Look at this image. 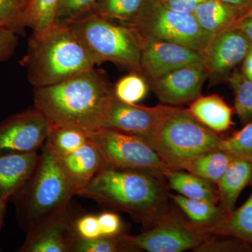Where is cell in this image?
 <instances>
[{"instance_id":"obj_1","label":"cell","mask_w":252,"mask_h":252,"mask_svg":"<svg viewBox=\"0 0 252 252\" xmlns=\"http://www.w3.org/2000/svg\"><path fill=\"white\" fill-rule=\"evenodd\" d=\"M114 95V87L94 67L59 84L34 88V107L53 126L91 132L102 128L107 104Z\"/></svg>"},{"instance_id":"obj_2","label":"cell","mask_w":252,"mask_h":252,"mask_svg":"<svg viewBox=\"0 0 252 252\" xmlns=\"http://www.w3.org/2000/svg\"><path fill=\"white\" fill-rule=\"evenodd\" d=\"M21 64L34 88L59 84L96 65L75 32L63 22L32 33Z\"/></svg>"},{"instance_id":"obj_3","label":"cell","mask_w":252,"mask_h":252,"mask_svg":"<svg viewBox=\"0 0 252 252\" xmlns=\"http://www.w3.org/2000/svg\"><path fill=\"white\" fill-rule=\"evenodd\" d=\"M74 195L75 189L59 158L45 142L32 175L10 200L16 207L18 223L27 233L65 210Z\"/></svg>"},{"instance_id":"obj_4","label":"cell","mask_w":252,"mask_h":252,"mask_svg":"<svg viewBox=\"0 0 252 252\" xmlns=\"http://www.w3.org/2000/svg\"><path fill=\"white\" fill-rule=\"evenodd\" d=\"M155 174L107 166L77 195L144 221L157 211L163 189Z\"/></svg>"},{"instance_id":"obj_5","label":"cell","mask_w":252,"mask_h":252,"mask_svg":"<svg viewBox=\"0 0 252 252\" xmlns=\"http://www.w3.org/2000/svg\"><path fill=\"white\" fill-rule=\"evenodd\" d=\"M145 141L170 168L183 170L193 158L220 149L222 139L188 109L160 105L156 125Z\"/></svg>"},{"instance_id":"obj_6","label":"cell","mask_w":252,"mask_h":252,"mask_svg":"<svg viewBox=\"0 0 252 252\" xmlns=\"http://www.w3.org/2000/svg\"><path fill=\"white\" fill-rule=\"evenodd\" d=\"M63 23L72 28L95 64L110 62L142 74L143 39L132 26L116 24L94 13Z\"/></svg>"},{"instance_id":"obj_7","label":"cell","mask_w":252,"mask_h":252,"mask_svg":"<svg viewBox=\"0 0 252 252\" xmlns=\"http://www.w3.org/2000/svg\"><path fill=\"white\" fill-rule=\"evenodd\" d=\"M128 25L145 40L175 43L200 51H205L215 36L199 26L193 14L167 9L160 0H148Z\"/></svg>"},{"instance_id":"obj_8","label":"cell","mask_w":252,"mask_h":252,"mask_svg":"<svg viewBox=\"0 0 252 252\" xmlns=\"http://www.w3.org/2000/svg\"><path fill=\"white\" fill-rule=\"evenodd\" d=\"M89 140L102 152L107 166L162 175L170 169L145 140L108 128L88 132Z\"/></svg>"},{"instance_id":"obj_9","label":"cell","mask_w":252,"mask_h":252,"mask_svg":"<svg viewBox=\"0 0 252 252\" xmlns=\"http://www.w3.org/2000/svg\"><path fill=\"white\" fill-rule=\"evenodd\" d=\"M206 233L196 225L168 220L140 235L122 234V239L130 251L181 252L195 250L206 240Z\"/></svg>"},{"instance_id":"obj_10","label":"cell","mask_w":252,"mask_h":252,"mask_svg":"<svg viewBox=\"0 0 252 252\" xmlns=\"http://www.w3.org/2000/svg\"><path fill=\"white\" fill-rule=\"evenodd\" d=\"M53 126L39 109H27L0 122V154L37 152Z\"/></svg>"},{"instance_id":"obj_11","label":"cell","mask_w":252,"mask_h":252,"mask_svg":"<svg viewBox=\"0 0 252 252\" xmlns=\"http://www.w3.org/2000/svg\"><path fill=\"white\" fill-rule=\"evenodd\" d=\"M80 214L72 202L61 213L46 220L27 233L21 252H70L77 237L74 221Z\"/></svg>"},{"instance_id":"obj_12","label":"cell","mask_w":252,"mask_h":252,"mask_svg":"<svg viewBox=\"0 0 252 252\" xmlns=\"http://www.w3.org/2000/svg\"><path fill=\"white\" fill-rule=\"evenodd\" d=\"M203 51L162 41L145 40L141 56L142 74L149 79L190 65H204Z\"/></svg>"},{"instance_id":"obj_13","label":"cell","mask_w":252,"mask_h":252,"mask_svg":"<svg viewBox=\"0 0 252 252\" xmlns=\"http://www.w3.org/2000/svg\"><path fill=\"white\" fill-rule=\"evenodd\" d=\"M208 76L205 65H190L151 79L150 84L160 102L180 105L193 102L200 97Z\"/></svg>"},{"instance_id":"obj_14","label":"cell","mask_w":252,"mask_h":252,"mask_svg":"<svg viewBox=\"0 0 252 252\" xmlns=\"http://www.w3.org/2000/svg\"><path fill=\"white\" fill-rule=\"evenodd\" d=\"M252 45L236 26L212 37L203 51L205 69L208 75H223L243 62Z\"/></svg>"},{"instance_id":"obj_15","label":"cell","mask_w":252,"mask_h":252,"mask_svg":"<svg viewBox=\"0 0 252 252\" xmlns=\"http://www.w3.org/2000/svg\"><path fill=\"white\" fill-rule=\"evenodd\" d=\"M160 105L147 107L127 104L113 96L106 109L102 128L112 129L145 140L157 122Z\"/></svg>"},{"instance_id":"obj_16","label":"cell","mask_w":252,"mask_h":252,"mask_svg":"<svg viewBox=\"0 0 252 252\" xmlns=\"http://www.w3.org/2000/svg\"><path fill=\"white\" fill-rule=\"evenodd\" d=\"M58 158L77 195L94 176L107 166L101 151L89 140L72 153Z\"/></svg>"},{"instance_id":"obj_17","label":"cell","mask_w":252,"mask_h":252,"mask_svg":"<svg viewBox=\"0 0 252 252\" xmlns=\"http://www.w3.org/2000/svg\"><path fill=\"white\" fill-rule=\"evenodd\" d=\"M37 152L0 154V195L7 201L31 178L39 162Z\"/></svg>"},{"instance_id":"obj_18","label":"cell","mask_w":252,"mask_h":252,"mask_svg":"<svg viewBox=\"0 0 252 252\" xmlns=\"http://www.w3.org/2000/svg\"><path fill=\"white\" fill-rule=\"evenodd\" d=\"M252 181V159L235 158L219 181L220 207L226 215L234 210L239 195Z\"/></svg>"},{"instance_id":"obj_19","label":"cell","mask_w":252,"mask_h":252,"mask_svg":"<svg viewBox=\"0 0 252 252\" xmlns=\"http://www.w3.org/2000/svg\"><path fill=\"white\" fill-rule=\"evenodd\" d=\"M188 110L199 122L217 133L228 130L231 126L232 109L217 94L200 96L191 102Z\"/></svg>"},{"instance_id":"obj_20","label":"cell","mask_w":252,"mask_h":252,"mask_svg":"<svg viewBox=\"0 0 252 252\" xmlns=\"http://www.w3.org/2000/svg\"><path fill=\"white\" fill-rule=\"evenodd\" d=\"M162 175L166 177L170 187L181 195L214 204L220 200L218 190L214 183L198 176L171 168L165 170Z\"/></svg>"},{"instance_id":"obj_21","label":"cell","mask_w":252,"mask_h":252,"mask_svg":"<svg viewBox=\"0 0 252 252\" xmlns=\"http://www.w3.org/2000/svg\"><path fill=\"white\" fill-rule=\"evenodd\" d=\"M199 26L212 35L233 27L241 16L219 0H207L193 13Z\"/></svg>"},{"instance_id":"obj_22","label":"cell","mask_w":252,"mask_h":252,"mask_svg":"<svg viewBox=\"0 0 252 252\" xmlns=\"http://www.w3.org/2000/svg\"><path fill=\"white\" fill-rule=\"evenodd\" d=\"M203 229L207 233L233 237L252 245V193L238 210L230 212L214 226Z\"/></svg>"},{"instance_id":"obj_23","label":"cell","mask_w":252,"mask_h":252,"mask_svg":"<svg viewBox=\"0 0 252 252\" xmlns=\"http://www.w3.org/2000/svg\"><path fill=\"white\" fill-rule=\"evenodd\" d=\"M234 158L231 154L223 149H217L193 158L183 170L217 184Z\"/></svg>"},{"instance_id":"obj_24","label":"cell","mask_w":252,"mask_h":252,"mask_svg":"<svg viewBox=\"0 0 252 252\" xmlns=\"http://www.w3.org/2000/svg\"><path fill=\"white\" fill-rule=\"evenodd\" d=\"M170 197L189 220L200 228L214 226L227 215L221 207L216 206V204L205 200L187 198L180 194L171 195Z\"/></svg>"},{"instance_id":"obj_25","label":"cell","mask_w":252,"mask_h":252,"mask_svg":"<svg viewBox=\"0 0 252 252\" xmlns=\"http://www.w3.org/2000/svg\"><path fill=\"white\" fill-rule=\"evenodd\" d=\"M59 0H28L23 15V27L40 33L57 23Z\"/></svg>"},{"instance_id":"obj_26","label":"cell","mask_w":252,"mask_h":252,"mask_svg":"<svg viewBox=\"0 0 252 252\" xmlns=\"http://www.w3.org/2000/svg\"><path fill=\"white\" fill-rule=\"evenodd\" d=\"M148 0H97L92 13L107 19L130 24L140 14Z\"/></svg>"},{"instance_id":"obj_27","label":"cell","mask_w":252,"mask_h":252,"mask_svg":"<svg viewBox=\"0 0 252 252\" xmlns=\"http://www.w3.org/2000/svg\"><path fill=\"white\" fill-rule=\"evenodd\" d=\"M88 141V132L81 129L53 126L46 144L57 157H63L80 148Z\"/></svg>"},{"instance_id":"obj_28","label":"cell","mask_w":252,"mask_h":252,"mask_svg":"<svg viewBox=\"0 0 252 252\" xmlns=\"http://www.w3.org/2000/svg\"><path fill=\"white\" fill-rule=\"evenodd\" d=\"M228 81L234 91L235 111L246 125L252 122V80L243 71H237Z\"/></svg>"},{"instance_id":"obj_29","label":"cell","mask_w":252,"mask_h":252,"mask_svg":"<svg viewBox=\"0 0 252 252\" xmlns=\"http://www.w3.org/2000/svg\"><path fill=\"white\" fill-rule=\"evenodd\" d=\"M140 72H131L114 86V96L127 104H137L147 95L149 84Z\"/></svg>"},{"instance_id":"obj_30","label":"cell","mask_w":252,"mask_h":252,"mask_svg":"<svg viewBox=\"0 0 252 252\" xmlns=\"http://www.w3.org/2000/svg\"><path fill=\"white\" fill-rule=\"evenodd\" d=\"M123 242L122 234L113 237H99L92 240L77 239L72 244L70 252H129Z\"/></svg>"},{"instance_id":"obj_31","label":"cell","mask_w":252,"mask_h":252,"mask_svg":"<svg viewBox=\"0 0 252 252\" xmlns=\"http://www.w3.org/2000/svg\"><path fill=\"white\" fill-rule=\"evenodd\" d=\"M220 149L235 158L252 159V122L228 139H222Z\"/></svg>"},{"instance_id":"obj_32","label":"cell","mask_w":252,"mask_h":252,"mask_svg":"<svg viewBox=\"0 0 252 252\" xmlns=\"http://www.w3.org/2000/svg\"><path fill=\"white\" fill-rule=\"evenodd\" d=\"M26 4L24 0H0V28L16 32L24 28L23 15Z\"/></svg>"},{"instance_id":"obj_33","label":"cell","mask_w":252,"mask_h":252,"mask_svg":"<svg viewBox=\"0 0 252 252\" xmlns=\"http://www.w3.org/2000/svg\"><path fill=\"white\" fill-rule=\"evenodd\" d=\"M97 0H59L57 22L72 21L92 13Z\"/></svg>"},{"instance_id":"obj_34","label":"cell","mask_w":252,"mask_h":252,"mask_svg":"<svg viewBox=\"0 0 252 252\" xmlns=\"http://www.w3.org/2000/svg\"><path fill=\"white\" fill-rule=\"evenodd\" d=\"M74 230L77 238L81 240H92L102 237L97 215L80 214L74 221Z\"/></svg>"},{"instance_id":"obj_35","label":"cell","mask_w":252,"mask_h":252,"mask_svg":"<svg viewBox=\"0 0 252 252\" xmlns=\"http://www.w3.org/2000/svg\"><path fill=\"white\" fill-rule=\"evenodd\" d=\"M97 217L102 236L113 237L122 234V220L117 214L104 212L97 215Z\"/></svg>"},{"instance_id":"obj_36","label":"cell","mask_w":252,"mask_h":252,"mask_svg":"<svg viewBox=\"0 0 252 252\" xmlns=\"http://www.w3.org/2000/svg\"><path fill=\"white\" fill-rule=\"evenodd\" d=\"M17 44L18 36L16 32L0 28V63L11 57Z\"/></svg>"},{"instance_id":"obj_37","label":"cell","mask_w":252,"mask_h":252,"mask_svg":"<svg viewBox=\"0 0 252 252\" xmlns=\"http://www.w3.org/2000/svg\"><path fill=\"white\" fill-rule=\"evenodd\" d=\"M205 1L207 0H160L167 9L190 14H193L199 5Z\"/></svg>"},{"instance_id":"obj_38","label":"cell","mask_w":252,"mask_h":252,"mask_svg":"<svg viewBox=\"0 0 252 252\" xmlns=\"http://www.w3.org/2000/svg\"><path fill=\"white\" fill-rule=\"evenodd\" d=\"M246 247H241L239 244L234 242H213L207 240L203 242L200 246L195 249L197 252H221L238 251V250H244Z\"/></svg>"},{"instance_id":"obj_39","label":"cell","mask_w":252,"mask_h":252,"mask_svg":"<svg viewBox=\"0 0 252 252\" xmlns=\"http://www.w3.org/2000/svg\"><path fill=\"white\" fill-rule=\"evenodd\" d=\"M225 6L238 13L242 19L252 11V0H219Z\"/></svg>"},{"instance_id":"obj_40","label":"cell","mask_w":252,"mask_h":252,"mask_svg":"<svg viewBox=\"0 0 252 252\" xmlns=\"http://www.w3.org/2000/svg\"><path fill=\"white\" fill-rule=\"evenodd\" d=\"M235 26L243 31L252 45V16H247L240 20Z\"/></svg>"},{"instance_id":"obj_41","label":"cell","mask_w":252,"mask_h":252,"mask_svg":"<svg viewBox=\"0 0 252 252\" xmlns=\"http://www.w3.org/2000/svg\"><path fill=\"white\" fill-rule=\"evenodd\" d=\"M243 64V72L252 80V47L250 50Z\"/></svg>"},{"instance_id":"obj_42","label":"cell","mask_w":252,"mask_h":252,"mask_svg":"<svg viewBox=\"0 0 252 252\" xmlns=\"http://www.w3.org/2000/svg\"><path fill=\"white\" fill-rule=\"evenodd\" d=\"M6 203H7V200L0 195V230H1V228H2L3 224H4L5 214H6Z\"/></svg>"},{"instance_id":"obj_43","label":"cell","mask_w":252,"mask_h":252,"mask_svg":"<svg viewBox=\"0 0 252 252\" xmlns=\"http://www.w3.org/2000/svg\"><path fill=\"white\" fill-rule=\"evenodd\" d=\"M252 16V12H251V13H250V14H249V15H248V16ZM246 17H247V16H246Z\"/></svg>"},{"instance_id":"obj_44","label":"cell","mask_w":252,"mask_h":252,"mask_svg":"<svg viewBox=\"0 0 252 252\" xmlns=\"http://www.w3.org/2000/svg\"><path fill=\"white\" fill-rule=\"evenodd\" d=\"M25 1H26V2L28 3V0H24Z\"/></svg>"},{"instance_id":"obj_45","label":"cell","mask_w":252,"mask_h":252,"mask_svg":"<svg viewBox=\"0 0 252 252\" xmlns=\"http://www.w3.org/2000/svg\"><path fill=\"white\" fill-rule=\"evenodd\" d=\"M0 251H1V248H0Z\"/></svg>"}]
</instances>
